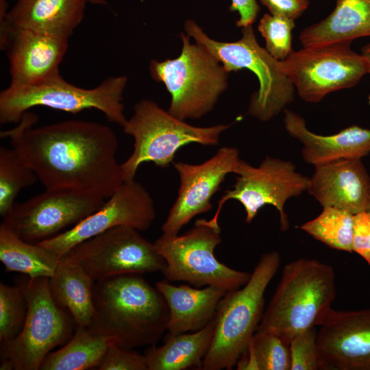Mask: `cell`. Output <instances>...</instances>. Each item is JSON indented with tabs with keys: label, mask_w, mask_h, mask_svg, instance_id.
Returning a JSON list of instances; mask_svg holds the SVG:
<instances>
[{
	"label": "cell",
	"mask_w": 370,
	"mask_h": 370,
	"mask_svg": "<svg viewBox=\"0 0 370 370\" xmlns=\"http://www.w3.org/2000/svg\"><path fill=\"white\" fill-rule=\"evenodd\" d=\"M336 297V275L329 264L299 258L287 263L257 331L288 345L301 332L322 323Z\"/></svg>",
	"instance_id": "cell-3"
},
{
	"label": "cell",
	"mask_w": 370,
	"mask_h": 370,
	"mask_svg": "<svg viewBox=\"0 0 370 370\" xmlns=\"http://www.w3.org/2000/svg\"><path fill=\"white\" fill-rule=\"evenodd\" d=\"M230 10L238 12L239 14L236 26L244 27L254 23L260 7L256 0H232Z\"/></svg>",
	"instance_id": "cell-37"
},
{
	"label": "cell",
	"mask_w": 370,
	"mask_h": 370,
	"mask_svg": "<svg viewBox=\"0 0 370 370\" xmlns=\"http://www.w3.org/2000/svg\"><path fill=\"white\" fill-rule=\"evenodd\" d=\"M236 366L237 369L291 370L289 345L274 334L256 331Z\"/></svg>",
	"instance_id": "cell-28"
},
{
	"label": "cell",
	"mask_w": 370,
	"mask_h": 370,
	"mask_svg": "<svg viewBox=\"0 0 370 370\" xmlns=\"http://www.w3.org/2000/svg\"><path fill=\"white\" fill-rule=\"evenodd\" d=\"M180 184L177 196L161 227L162 234L177 235L195 216L208 212L211 199L230 173L238 175L247 162L240 158L238 149L223 147L205 162L192 164L173 162Z\"/></svg>",
	"instance_id": "cell-15"
},
{
	"label": "cell",
	"mask_w": 370,
	"mask_h": 370,
	"mask_svg": "<svg viewBox=\"0 0 370 370\" xmlns=\"http://www.w3.org/2000/svg\"><path fill=\"white\" fill-rule=\"evenodd\" d=\"M295 20L265 14L260 21L258 30L266 42L265 49L277 60H285L293 51L292 31Z\"/></svg>",
	"instance_id": "cell-32"
},
{
	"label": "cell",
	"mask_w": 370,
	"mask_h": 370,
	"mask_svg": "<svg viewBox=\"0 0 370 370\" xmlns=\"http://www.w3.org/2000/svg\"><path fill=\"white\" fill-rule=\"evenodd\" d=\"M182 48L175 59L153 60L151 77L164 84L171 96L168 112L185 121L198 119L210 112L227 89L228 72L204 47L181 34Z\"/></svg>",
	"instance_id": "cell-6"
},
{
	"label": "cell",
	"mask_w": 370,
	"mask_h": 370,
	"mask_svg": "<svg viewBox=\"0 0 370 370\" xmlns=\"http://www.w3.org/2000/svg\"><path fill=\"white\" fill-rule=\"evenodd\" d=\"M317 330L308 328L290 342L291 370H321L317 343Z\"/></svg>",
	"instance_id": "cell-33"
},
{
	"label": "cell",
	"mask_w": 370,
	"mask_h": 370,
	"mask_svg": "<svg viewBox=\"0 0 370 370\" xmlns=\"http://www.w3.org/2000/svg\"><path fill=\"white\" fill-rule=\"evenodd\" d=\"M94 308L88 327L125 348L156 345L166 332V303L140 274L96 282Z\"/></svg>",
	"instance_id": "cell-2"
},
{
	"label": "cell",
	"mask_w": 370,
	"mask_h": 370,
	"mask_svg": "<svg viewBox=\"0 0 370 370\" xmlns=\"http://www.w3.org/2000/svg\"><path fill=\"white\" fill-rule=\"evenodd\" d=\"M284 125L288 134L303 145L304 160L314 167L343 159H362L370 153V129L352 125L332 135L309 130L304 119L284 110Z\"/></svg>",
	"instance_id": "cell-20"
},
{
	"label": "cell",
	"mask_w": 370,
	"mask_h": 370,
	"mask_svg": "<svg viewBox=\"0 0 370 370\" xmlns=\"http://www.w3.org/2000/svg\"><path fill=\"white\" fill-rule=\"evenodd\" d=\"M281 262L278 251L262 255L242 287L226 292L214 318V331L201 369H232L257 331L264 310V293Z\"/></svg>",
	"instance_id": "cell-4"
},
{
	"label": "cell",
	"mask_w": 370,
	"mask_h": 370,
	"mask_svg": "<svg viewBox=\"0 0 370 370\" xmlns=\"http://www.w3.org/2000/svg\"><path fill=\"white\" fill-rule=\"evenodd\" d=\"M266 6L271 14L288 18H298L308 8L309 0H258Z\"/></svg>",
	"instance_id": "cell-36"
},
{
	"label": "cell",
	"mask_w": 370,
	"mask_h": 370,
	"mask_svg": "<svg viewBox=\"0 0 370 370\" xmlns=\"http://www.w3.org/2000/svg\"><path fill=\"white\" fill-rule=\"evenodd\" d=\"M361 54L366 58L369 65V73H370V43L361 48Z\"/></svg>",
	"instance_id": "cell-38"
},
{
	"label": "cell",
	"mask_w": 370,
	"mask_h": 370,
	"mask_svg": "<svg viewBox=\"0 0 370 370\" xmlns=\"http://www.w3.org/2000/svg\"><path fill=\"white\" fill-rule=\"evenodd\" d=\"M127 79L109 77L92 88L67 82L60 73L26 86H9L0 93V123H17L23 114L36 106H45L72 114L97 109L122 127L127 119L122 103Z\"/></svg>",
	"instance_id": "cell-7"
},
{
	"label": "cell",
	"mask_w": 370,
	"mask_h": 370,
	"mask_svg": "<svg viewBox=\"0 0 370 370\" xmlns=\"http://www.w3.org/2000/svg\"><path fill=\"white\" fill-rule=\"evenodd\" d=\"M350 45L337 42L303 47L280 61L301 99L319 103L332 92L356 86L369 73L366 58Z\"/></svg>",
	"instance_id": "cell-11"
},
{
	"label": "cell",
	"mask_w": 370,
	"mask_h": 370,
	"mask_svg": "<svg viewBox=\"0 0 370 370\" xmlns=\"http://www.w3.org/2000/svg\"><path fill=\"white\" fill-rule=\"evenodd\" d=\"M107 199L73 227L38 244L62 258L76 245L114 227L125 225L145 231L156 218L152 197L135 180L123 182Z\"/></svg>",
	"instance_id": "cell-16"
},
{
	"label": "cell",
	"mask_w": 370,
	"mask_h": 370,
	"mask_svg": "<svg viewBox=\"0 0 370 370\" xmlns=\"http://www.w3.org/2000/svg\"><path fill=\"white\" fill-rule=\"evenodd\" d=\"M27 313V302L18 284L0 283V343H8L21 332Z\"/></svg>",
	"instance_id": "cell-31"
},
{
	"label": "cell",
	"mask_w": 370,
	"mask_h": 370,
	"mask_svg": "<svg viewBox=\"0 0 370 370\" xmlns=\"http://www.w3.org/2000/svg\"><path fill=\"white\" fill-rule=\"evenodd\" d=\"M49 278L18 279L27 302L25 322L16 338L1 345V360L10 362L13 370L40 369L45 357L66 343L77 326L71 314L53 301Z\"/></svg>",
	"instance_id": "cell-10"
},
{
	"label": "cell",
	"mask_w": 370,
	"mask_h": 370,
	"mask_svg": "<svg viewBox=\"0 0 370 370\" xmlns=\"http://www.w3.org/2000/svg\"><path fill=\"white\" fill-rule=\"evenodd\" d=\"M324 19L304 28L299 39L303 47L370 36V0H336Z\"/></svg>",
	"instance_id": "cell-23"
},
{
	"label": "cell",
	"mask_w": 370,
	"mask_h": 370,
	"mask_svg": "<svg viewBox=\"0 0 370 370\" xmlns=\"http://www.w3.org/2000/svg\"><path fill=\"white\" fill-rule=\"evenodd\" d=\"M169 309L166 337L195 332L208 325L216 316L226 291L213 286L204 288L188 285L175 286L169 281L156 283Z\"/></svg>",
	"instance_id": "cell-22"
},
{
	"label": "cell",
	"mask_w": 370,
	"mask_h": 370,
	"mask_svg": "<svg viewBox=\"0 0 370 370\" xmlns=\"http://www.w3.org/2000/svg\"><path fill=\"white\" fill-rule=\"evenodd\" d=\"M106 199L94 190L45 188L25 201L15 202L2 223L23 241L38 243L73 227Z\"/></svg>",
	"instance_id": "cell-12"
},
{
	"label": "cell",
	"mask_w": 370,
	"mask_h": 370,
	"mask_svg": "<svg viewBox=\"0 0 370 370\" xmlns=\"http://www.w3.org/2000/svg\"><path fill=\"white\" fill-rule=\"evenodd\" d=\"M69 38L28 29L9 33L1 49H7L12 86L40 82L59 72Z\"/></svg>",
	"instance_id": "cell-18"
},
{
	"label": "cell",
	"mask_w": 370,
	"mask_h": 370,
	"mask_svg": "<svg viewBox=\"0 0 370 370\" xmlns=\"http://www.w3.org/2000/svg\"><path fill=\"white\" fill-rule=\"evenodd\" d=\"M321 370H370V308L329 310L317 331Z\"/></svg>",
	"instance_id": "cell-17"
},
{
	"label": "cell",
	"mask_w": 370,
	"mask_h": 370,
	"mask_svg": "<svg viewBox=\"0 0 370 370\" xmlns=\"http://www.w3.org/2000/svg\"><path fill=\"white\" fill-rule=\"evenodd\" d=\"M186 34L208 50L228 72L248 69L259 82L258 90L251 96L247 114L268 121L284 111L294 100L295 87L275 59L258 42L252 25L243 27L242 37L232 42L210 38L194 21L184 23Z\"/></svg>",
	"instance_id": "cell-5"
},
{
	"label": "cell",
	"mask_w": 370,
	"mask_h": 370,
	"mask_svg": "<svg viewBox=\"0 0 370 370\" xmlns=\"http://www.w3.org/2000/svg\"><path fill=\"white\" fill-rule=\"evenodd\" d=\"M232 124L196 127L172 116L156 102L142 99L123 127L134 138V149L121 164L123 182L134 180L140 164L152 162L166 168L173 162L177 151L190 143L213 146Z\"/></svg>",
	"instance_id": "cell-8"
},
{
	"label": "cell",
	"mask_w": 370,
	"mask_h": 370,
	"mask_svg": "<svg viewBox=\"0 0 370 370\" xmlns=\"http://www.w3.org/2000/svg\"><path fill=\"white\" fill-rule=\"evenodd\" d=\"M98 369L147 370V367L144 354L112 343L109 346Z\"/></svg>",
	"instance_id": "cell-34"
},
{
	"label": "cell",
	"mask_w": 370,
	"mask_h": 370,
	"mask_svg": "<svg viewBox=\"0 0 370 370\" xmlns=\"http://www.w3.org/2000/svg\"><path fill=\"white\" fill-rule=\"evenodd\" d=\"M38 180L14 149L0 147V214L3 218L12 209L20 191Z\"/></svg>",
	"instance_id": "cell-30"
},
{
	"label": "cell",
	"mask_w": 370,
	"mask_h": 370,
	"mask_svg": "<svg viewBox=\"0 0 370 370\" xmlns=\"http://www.w3.org/2000/svg\"><path fill=\"white\" fill-rule=\"evenodd\" d=\"M113 343L88 327L77 326L73 336L61 348L50 352L40 370H86L102 363Z\"/></svg>",
	"instance_id": "cell-27"
},
{
	"label": "cell",
	"mask_w": 370,
	"mask_h": 370,
	"mask_svg": "<svg viewBox=\"0 0 370 370\" xmlns=\"http://www.w3.org/2000/svg\"><path fill=\"white\" fill-rule=\"evenodd\" d=\"M368 101H369V103L370 105V94H369V97H368Z\"/></svg>",
	"instance_id": "cell-40"
},
{
	"label": "cell",
	"mask_w": 370,
	"mask_h": 370,
	"mask_svg": "<svg viewBox=\"0 0 370 370\" xmlns=\"http://www.w3.org/2000/svg\"><path fill=\"white\" fill-rule=\"evenodd\" d=\"M37 119L27 112L0 135L10 139L12 147L45 188L94 190L108 198L122 184L116 158L118 139L109 126L72 119L34 127Z\"/></svg>",
	"instance_id": "cell-1"
},
{
	"label": "cell",
	"mask_w": 370,
	"mask_h": 370,
	"mask_svg": "<svg viewBox=\"0 0 370 370\" xmlns=\"http://www.w3.org/2000/svg\"><path fill=\"white\" fill-rule=\"evenodd\" d=\"M222 242L219 225L205 219L182 235L162 234L154 243L165 260L163 275L169 282H186L197 287L213 286L226 292L238 289L251 273L219 262L214 251Z\"/></svg>",
	"instance_id": "cell-9"
},
{
	"label": "cell",
	"mask_w": 370,
	"mask_h": 370,
	"mask_svg": "<svg viewBox=\"0 0 370 370\" xmlns=\"http://www.w3.org/2000/svg\"><path fill=\"white\" fill-rule=\"evenodd\" d=\"M88 3L97 5H106L105 0H88Z\"/></svg>",
	"instance_id": "cell-39"
},
{
	"label": "cell",
	"mask_w": 370,
	"mask_h": 370,
	"mask_svg": "<svg viewBox=\"0 0 370 370\" xmlns=\"http://www.w3.org/2000/svg\"><path fill=\"white\" fill-rule=\"evenodd\" d=\"M367 211L369 213H370V205H369V208H368V209H367Z\"/></svg>",
	"instance_id": "cell-41"
},
{
	"label": "cell",
	"mask_w": 370,
	"mask_h": 370,
	"mask_svg": "<svg viewBox=\"0 0 370 370\" xmlns=\"http://www.w3.org/2000/svg\"><path fill=\"white\" fill-rule=\"evenodd\" d=\"M309 181L310 177L297 171L290 160L267 156L258 167L247 163L232 188L227 190L219 200L214 216L208 220L219 225V217L224 204L235 199L243 206L247 223L252 222L265 205L273 206L279 212L280 229L285 231L289 226L285 204L290 198L307 191Z\"/></svg>",
	"instance_id": "cell-14"
},
{
	"label": "cell",
	"mask_w": 370,
	"mask_h": 370,
	"mask_svg": "<svg viewBox=\"0 0 370 370\" xmlns=\"http://www.w3.org/2000/svg\"><path fill=\"white\" fill-rule=\"evenodd\" d=\"M352 251L370 265V213L364 211L354 215Z\"/></svg>",
	"instance_id": "cell-35"
},
{
	"label": "cell",
	"mask_w": 370,
	"mask_h": 370,
	"mask_svg": "<svg viewBox=\"0 0 370 370\" xmlns=\"http://www.w3.org/2000/svg\"><path fill=\"white\" fill-rule=\"evenodd\" d=\"M354 215L338 208L325 207L316 218L299 228L332 249L351 253Z\"/></svg>",
	"instance_id": "cell-29"
},
{
	"label": "cell",
	"mask_w": 370,
	"mask_h": 370,
	"mask_svg": "<svg viewBox=\"0 0 370 370\" xmlns=\"http://www.w3.org/2000/svg\"><path fill=\"white\" fill-rule=\"evenodd\" d=\"M308 192L323 208L353 214L370 205V176L361 159H343L314 167Z\"/></svg>",
	"instance_id": "cell-19"
},
{
	"label": "cell",
	"mask_w": 370,
	"mask_h": 370,
	"mask_svg": "<svg viewBox=\"0 0 370 370\" xmlns=\"http://www.w3.org/2000/svg\"><path fill=\"white\" fill-rule=\"evenodd\" d=\"M60 257L38 243L23 241L8 226L0 225V260L8 272H18L30 278H50Z\"/></svg>",
	"instance_id": "cell-26"
},
{
	"label": "cell",
	"mask_w": 370,
	"mask_h": 370,
	"mask_svg": "<svg viewBox=\"0 0 370 370\" xmlns=\"http://www.w3.org/2000/svg\"><path fill=\"white\" fill-rule=\"evenodd\" d=\"M66 258L79 264L95 282L164 271L166 262L155 244L129 226L111 228L73 247Z\"/></svg>",
	"instance_id": "cell-13"
},
{
	"label": "cell",
	"mask_w": 370,
	"mask_h": 370,
	"mask_svg": "<svg viewBox=\"0 0 370 370\" xmlns=\"http://www.w3.org/2000/svg\"><path fill=\"white\" fill-rule=\"evenodd\" d=\"M88 0H17L0 18L1 47L9 33L28 29L69 38L83 19Z\"/></svg>",
	"instance_id": "cell-21"
},
{
	"label": "cell",
	"mask_w": 370,
	"mask_h": 370,
	"mask_svg": "<svg viewBox=\"0 0 370 370\" xmlns=\"http://www.w3.org/2000/svg\"><path fill=\"white\" fill-rule=\"evenodd\" d=\"M214 325V319L197 331L166 337L161 346H149L144 352L147 370H184L192 367L201 369Z\"/></svg>",
	"instance_id": "cell-25"
},
{
	"label": "cell",
	"mask_w": 370,
	"mask_h": 370,
	"mask_svg": "<svg viewBox=\"0 0 370 370\" xmlns=\"http://www.w3.org/2000/svg\"><path fill=\"white\" fill-rule=\"evenodd\" d=\"M94 279L77 263L62 256L49 278L56 304L68 311L77 326L88 327L94 315Z\"/></svg>",
	"instance_id": "cell-24"
}]
</instances>
